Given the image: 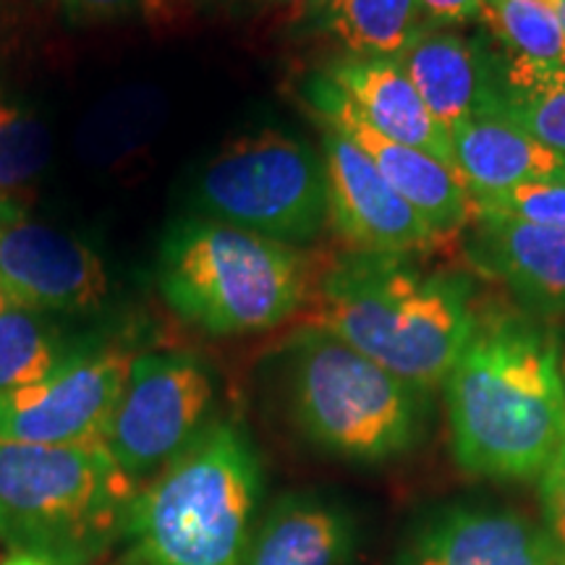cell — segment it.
Returning <instances> with one entry per match:
<instances>
[{"label":"cell","mask_w":565,"mask_h":565,"mask_svg":"<svg viewBox=\"0 0 565 565\" xmlns=\"http://www.w3.org/2000/svg\"><path fill=\"white\" fill-rule=\"evenodd\" d=\"M450 445L469 475L526 482L545 471L565 437L557 343L513 315L475 324L445 377Z\"/></svg>","instance_id":"6da1fadb"},{"label":"cell","mask_w":565,"mask_h":565,"mask_svg":"<svg viewBox=\"0 0 565 565\" xmlns=\"http://www.w3.org/2000/svg\"><path fill=\"white\" fill-rule=\"evenodd\" d=\"M475 324L469 278L424 273L406 254H351L335 263L312 312V328L424 393L445 383Z\"/></svg>","instance_id":"7a4b0ae2"},{"label":"cell","mask_w":565,"mask_h":565,"mask_svg":"<svg viewBox=\"0 0 565 565\" xmlns=\"http://www.w3.org/2000/svg\"><path fill=\"white\" fill-rule=\"evenodd\" d=\"M137 482L103 440H0V542L45 565H89L126 536Z\"/></svg>","instance_id":"3957f363"},{"label":"cell","mask_w":565,"mask_h":565,"mask_svg":"<svg viewBox=\"0 0 565 565\" xmlns=\"http://www.w3.org/2000/svg\"><path fill=\"white\" fill-rule=\"evenodd\" d=\"M259 463L233 424H207L137 490L126 536L137 565H244Z\"/></svg>","instance_id":"277c9868"},{"label":"cell","mask_w":565,"mask_h":565,"mask_svg":"<svg viewBox=\"0 0 565 565\" xmlns=\"http://www.w3.org/2000/svg\"><path fill=\"white\" fill-rule=\"evenodd\" d=\"M160 291L212 335L286 322L307 299V265L288 244L228 223H189L160 254Z\"/></svg>","instance_id":"5b68a950"},{"label":"cell","mask_w":565,"mask_h":565,"mask_svg":"<svg viewBox=\"0 0 565 565\" xmlns=\"http://www.w3.org/2000/svg\"><path fill=\"white\" fill-rule=\"evenodd\" d=\"M294 349V414L315 445L349 461L383 463L419 443V387L317 328L307 330Z\"/></svg>","instance_id":"8992f818"},{"label":"cell","mask_w":565,"mask_h":565,"mask_svg":"<svg viewBox=\"0 0 565 565\" xmlns=\"http://www.w3.org/2000/svg\"><path fill=\"white\" fill-rule=\"evenodd\" d=\"M200 202L236 228L282 244L307 242L328 217L322 158L282 131L252 134L212 158Z\"/></svg>","instance_id":"52a82bcc"},{"label":"cell","mask_w":565,"mask_h":565,"mask_svg":"<svg viewBox=\"0 0 565 565\" xmlns=\"http://www.w3.org/2000/svg\"><path fill=\"white\" fill-rule=\"evenodd\" d=\"M212 380L186 353H141L113 408L103 445L134 482L162 469L207 427Z\"/></svg>","instance_id":"ba28073f"},{"label":"cell","mask_w":565,"mask_h":565,"mask_svg":"<svg viewBox=\"0 0 565 565\" xmlns=\"http://www.w3.org/2000/svg\"><path fill=\"white\" fill-rule=\"evenodd\" d=\"M131 362L124 351L71 353L40 383L0 393V440L32 445L100 440Z\"/></svg>","instance_id":"9c48e42d"},{"label":"cell","mask_w":565,"mask_h":565,"mask_svg":"<svg viewBox=\"0 0 565 565\" xmlns=\"http://www.w3.org/2000/svg\"><path fill=\"white\" fill-rule=\"evenodd\" d=\"M110 291L108 270L87 244L21 217L0 225V296L26 312H87Z\"/></svg>","instance_id":"30bf717a"},{"label":"cell","mask_w":565,"mask_h":565,"mask_svg":"<svg viewBox=\"0 0 565 565\" xmlns=\"http://www.w3.org/2000/svg\"><path fill=\"white\" fill-rule=\"evenodd\" d=\"M320 126L328 217L356 254H412L440 238L349 137Z\"/></svg>","instance_id":"8fae6325"},{"label":"cell","mask_w":565,"mask_h":565,"mask_svg":"<svg viewBox=\"0 0 565 565\" xmlns=\"http://www.w3.org/2000/svg\"><path fill=\"white\" fill-rule=\"evenodd\" d=\"M307 100L317 113V121L333 126L343 137H349L395 192L433 225L437 236H450L471 221L475 204H471L469 189L461 175L450 171L445 162L372 129L349 97L324 76H315L309 82Z\"/></svg>","instance_id":"7c38bea8"},{"label":"cell","mask_w":565,"mask_h":565,"mask_svg":"<svg viewBox=\"0 0 565 565\" xmlns=\"http://www.w3.org/2000/svg\"><path fill=\"white\" fill-rule=\"evenodd\" d=\"M466 257L529 312L565 315V228L471 212Z\"/></svg>","instance_id":"4fadbf2b"},{"label":"cell","mask_w":565,"mask_h":565,"mask_svg":"<svg viewBox=\"0 0 565 565\" xmlns=\"http://www.w3.org/2000/svg\"><path fill=\"white\" fill-rule=\"evenodd\" d=\"M395 61L448 131L475 116L500 113L503 63L482 42L427 26Z\"/></svg>","instance_id":"5bb4252c"},{"label":"cell","mask_w":565,"mask_h":565,"mask_svg":"<svg viewBox=\"0 0 565 565\" xmlns=\"http://www.w3.org/2000/svg\"><path fill=\"white\" fill-rule=\"evenodd\" d=\"M349 97L359 116L383 137L433 154L456 171L450 131L429 113L395 58H345L322 74ZM458 173V171H456Z\"/></svg>","instance_id":"9a60e30c"},{"label":"cell","mask_w":565,"mask_h":565,"mask_svg":"<svg viewBox=\"0 0 565 565\" xmlns=\"http://www.w3.org/2000/svg\"><path fill=\"white\" fill-rule=\"evenodd\" d=\"M414 565H561L545 529L494 508H454L424 529Z\"/></svg>","instance_id":"2e32d148"},{"label":"cell","mask_w":565,"mask_h":565,"mask_svg":"<svg viewBox=\"0 0 565 565\" xmlns=\"http://www.w3.org/2000/svg\"><path fill=\"white\" fill-rule=\"evenodd\" d=\"M456 171L475 196L526 183L565 179V154L550 150L500 113L475 116L450 129Z\"/></svg>","instance_id":"e0dca14e"},{"label":"cell","mask_w":565,"mask_h":565,"mask_svg":"<svg viewBox=\"0 0 565 565\" xmlns=\"http://www.w3.org/2000/svg\"><path fill=\"white\" fill-rule=\"evenodd\" d=\"M353 526L341 508L315 498H282L252 534L244 565H345Z\"/></svg>","instance_id":"ac0fdd59"},{"label":"cell","mask_w":565,"mask_h":565,"mask_svg":"<svg viewBox=\"0 0 565 565\" xmlns=\"http://www.w3.org/2000/svg\"><path fill=\"white\" fill-rule=\"evenodd\" d=\"M315 13L353 58H398L427 30L416 0H322Z\"/></svg>","instance_id":"d6986e66"},{"label":"cell","mask_w":565,"mask_h":565,"mask_svg":"<svg viewBox=\"0 0 565 565\" xmlns=\"http://www.w3.org/2000/svg\"><path fill=\"white\" fill-rule=\"evenodd\" d=\"M500 116L565 154V66L513 58L503 66Z\"/></svg>","instance_id":"ffe728a7"},{"label":"cell","mask_w":565,"mask_h":565,"mask_svg":"<svg viewBox=\"0 0 565 565\" xmlns=\"http://www.w3.org/2000/svg\"><path fill=\"white\" fill-rule=\"evenodd\" d=\"M482 21L513 58L565 66V32L550 0H494Z\"/></svg>","instance_id":"44dd1931"},{"label":"cell","mask_w":565,"mask_h":565,"mask_svg":"<svg viewBox=\"0 0 565 565\" xmlns=\"http://www.w3.org/2000/svg\"><path fill=\"white\" fill-rule=\"evenodd\" d=\"M63 359L58 341L34 312L19 307L0 312V393L40 383Z\"/></svg>","instance_id":"7402d4cb"},{"label":"cell","mask_w":565,"mask_h":565,"mask_svg":"<svg viewBox=\"0 0 565 565\" xmlns=\"http://www.w3.org/2000/svg\"><path fill=\"white\" fill-rule=\"evenodd\" d=\"M51 158V137L24 105L0 97V192L38 175Z\"/></svg>","instance_id":"603a6c76"},{"label":"cell","mask_w":565,"mask_h":565,"mask_svg":"<svg viewBox=\"0 0 565 565\" xmlns=\"http://www.w3.org/2000/svg\"><path fill=\"white\" fill-rule=\"evenodd\" d=\"M475 212L513 217L532 225L565 228V179L526 183V186L508 189L500 194L475 196Z\"/></svg>","instance_id":"cb8c5ba5"},{"label":"cell","mask_w":565,"mask_h":565,"mask_svg":"<svg viewBox=\"0 0 565 565\" xmlns=\"http://www.w3.org/2000/svg\"><path fill=\"white\" fill-rule=\"evenodd\" d=\"M536 484H540L542 521H545L542 529L555 550L557 563L565 565V437L545 471L536 477Z\"/></svg>","instance_id":"d4e9b609"},{"label":"cell","mask_w":565,"mask_h":565,"mask_svg":"<svg viewBox=\"0 0 565 565\" xmlns=\"http://www.w3.org/2000/svg\"><path fill=\"white\" fill-rule=\"evenodd\" d=\"M416 3H419L424 24L440 30V26L482 19L494 0H416Z\"/></svg>","instance_id":"484cf974"},{"label":"cell","mask_w":565,"mask_h":565,"mask_svg":"<svg viewBox=\"0 0 565 565\" xmlns=\"http://www.w3.org/2000/svg\"><path fill=\"white\" fill-rule=\"evenodd\" d=\"M55 3L74 13H87V17H113V13L145 6L147 0H55Z\"/></svg>","instance_id":"4316f807"},{"label":"cell","mask_w":565,"mask_h":565,"mask_svg":"<svg viewBox=\"0 0 565 565\" xmlns=\"http://www.w3.org/2000/svg\"><path fill=\"white\" fill-rule=\"evenodd\" d=\"M282 6H286L288 13H291L294 19L303 17V13H315L317 9L322 6V0H280Z\"/></svg>","instance_id":"83f0119b"},{"label":"cell","mask_w":565,"mask_h":565,"mask_svg":"<svg viewBox=\"0 0 565 565\" xmlns=\"http://www.w3.org/2000/svg\"><path fill=\"white\" fill-rule=\"evenodd\" d=\"M0 565H45V563L34 561V557H30V555H17V553H11Z\"/></svg>","instance_id":"f1b7e54d"},{"label":"cell","mask_w":565,"mask_h":565,"mask_svg":"<svg viewBox=\"0 0 565 565\" xmlns=\"http://www.w3.org/2000/svg\"><path fill=\"white\" fill-rule=\"evenodd\" d=\"M557 370H561L563 391H565V341H563V343H557Z\"/></svg>","instance_id":"f546056e"},{"label":"cell","mask_w":565,"mask_h":565,"mask_svg":"<svg viewBox=\"0 0 565 565\" xmlns=\"http://www.w3.org/2000/svg\"><path fill=\"white\" fill-rule=\"evenodd\" d=\"M17 212H19L17 207H11V204H6L3 200H0V225L9 221V217L17 215Z\"/></svg>","instance_id":"4dcf8cb0"},{"label":"cell","mask_w":565,"mask_h":565,"mask_svg":"<svg viewBox=\"0 0 565 565\" xmlns=\"http://www.w3.org/2000/svg\"><path fill=\"white\" fill-rule=\"evenodd\" d=\"M550 3H553V9L557 13V21H561V26L565 32V0H550Z\"/></svg>","instance_id":"1f68e13d"},{"label":"cell","mask_w":565,"mask_h":565,"mask_svg":"<svg viewBox=\"0 0 565 565\" xmlns=\"http://www.w3.org/2000/svg\"><path fill=\"white\" fill-rule=\"evenodd\" d=\"M6 307H9V303H6V301H3V296H0V312H3Z\"/></svg>","instance_id":"d6a6232c"},{"label":"cell","mask_w":565,"mask_h":565,"mask_svg":"<svg viewBox=\"0 0 565 565\" xmlns=\"http://www.w3.org/2000/svg\"><path fill=\"white\" fill-rule=\"evenodd\" d=\"M134 565H137V563H134Z\"/></svg>","instance_id":"836d02e7"}]
</instances>
